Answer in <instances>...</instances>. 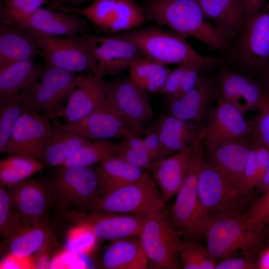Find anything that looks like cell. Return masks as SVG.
Masks as SVG:
<instances>
[{
  "mask_svg": "<svg viewBox=\"0 0 269 269\" xmlns=\"http://www.w3.org/2000/svg\"><path fill=\"white\" fill-rule=\"evenodd\" d=\"M143 9L146 19L167 26L186 38H196L210 48L222 49L228 43L207 21L198 0H146Z\"/></svg>",
  "mask_w": 269,
  "mask_h": 269,
  "instance_id": "obj_1",
  "label": "cell"
},
{
  "mask_svg": "<svg viewBox=\"0 0 269 269\" xmlns=\"http://www.w3.org/2000/svg\"><path fill=\"white\" fill-rule=\"evenodd\" d=\"M114 35L133 42L144 57L165 65L193 63L204 69L215 63L214 58L199 54L184 37L158 27L134 29Z\"/></svg>",
  "mask_w": 269,
  "mask_h": 269,
  "instance_id": "obj_2",
  "label": "cell"
},
{
  "mask_svg": "<svg viewBox=\"0 0 269 269\" xmlns=\"http://www.w3.org/2000/svg\"><path fill=\"white\" fill-rule=\"evenodd\" d=\"M202 140L193 145L184 181L168 215L179 234L193 240L204 235L209 220L202 209L197 191L198 175L205 159Z\"/></svg>",
  "mask_w": 269,
  "mask_h": 269,
  "instance_id": "obj_3",
  "label": "cell"
},
{
  "mask_svg": "<svg viewBox=\"0 0 269 269\" xmlns=\"http://www.w3.org/2000/svg\"><path fill=\"white\" fill-rule=\"evenodd\" d=\"M165 203L154 179L148 171L140 180L99 198L88 211L132 214L145 218L164 216H168Z\"/></svg>",
  "mask_w": 269,
  "mask_h": 269,
  "instance_id": "obj_4",
  "label": "cell"
},
{
  "mask_svg": "<svg viewBox=\"0 0 269 269\" xmlns=\"http://www.w3.org/2000/svg\"><path fill=\"white\" fill-rule=\"evenodd\" d=\"M57 210L88 211L102 196L96 166L85 168L56 166L48 178Z\"/></svg>",
  "mask_w": 269,
  "mask_h": 269,
  "instance_id": "obj_5",
  "label": "cell"
},
{
  "mask_svg": "<svg viewBox=\"0 0 269 269\" xmlns=\"http://www.w3.org/2000/svg\"><path fill=\"white\" fill-rule=\"evenodd\" d=\"M241 216H228L209 220L204 232L207 249L218 261L237 257L252 256L263 239V232L244 228Z\"/></svg>",
  "mask_w": 269,
  "mask_h": 269,
  "instance_id": "obj_6",
  "label": "cell"
},
{
  "mask_svg": "<svg viewBox=\"0 0 269 269\" xmlns=\"http://www.w3.org/2000/svg\"><path fill=\"white\" fill-rule=\"evenodd\" d=\"M199 200L209 220L228 216H241L244 194L206 158L197 181Z\"/></svg>",
  "mask_w": 269,
  "mask_h": 269,
  "instance_id": "obj_7",
  "label": "cell"
},
{
  "mask_svg": "<svg viewBox=\"0 0 269 269\" xmlns=\"http://www.w3.org/2000/svg\"><path fill=\"white\" fill-rule=\"evenodd\" d=\"M77 77L46 65L41 69L39 81L20 94L27 109L42 113L49 119L57 118L76 86Z\"/></svg>",
  "mask_w": 269,
  "mask_h": 269,
  "instance_id": "obj_8",
  "label": "cell"
},
{
  "mask_svg": "<svg viewBox=\"0 0 269 269\" xmlns=\"http://www.w3.org/2000/svg\"><path fill=\"white\" fill-rule=\"evenodd\" d=\"M32 35L37 42V54L46 65L80 74L96 73L95 58L84 34L62 37Z\"/></svg>",
  "mask_w": 269,
  "mask_h": 269,
  "instance_id": "obj_9",
  "label": "cell"
},
{
  "mask_svg": "<svg viewBox=\"0 0 269 269\" xmlns=\"http://www.w3.org/2000/svg\"><path fill=\"white\" fill-rule=\"evenodd\" d=\"M60 222L89 230L97 239L114 240L138 237L146 218L135 215L71 209L57 210Z\"/></svg>",
  "mask_w": 269,
  "mask_h": 269,
  "instance_id": "obj_10",
  "label": "cell"
},
{
  "mask_svg": "<svg viewBox=\"0 0 269 269\" xmlns=\"http://www.w3.org/2000/svg\"><path fill=\"white\" fill-rule=\"evenodd\" d=\"M54 8L82 15L96 26L112 34L135 29L146 19L143 8L134 0H96L81 8L67 6Z\"/></svg>",
  "mask_w": 269,
  "mask_h": 269,
  "instance_id": "obj_11",
  "label": "cell"
},
{
  "mask_svg": "<svg viewBox=\"0 0 269 269\" xmlns=\"http://www.w3.org/2000/svg\"><path fill=\"white\" fill-rule=\"evenodd\" d=\"M238 62L248 75H261L269 63V1L248 17L235 46Z\"/></svg>",
  "mask_w": 269,
  "mask_h": 269,
  "instance_id": "obj_12",
  "label": "cell"
},
{
  "mask_svg": "<svg viewBox=\"0 0 269 269\" xmlns=\"http://www.w3.org/2000/svg\"><path fill=\"white\" fill-rule=\"evenodd\" d=\"M138 238L148 264L153 268H179L178 259L182 240L168 216L146 218Z\"/></svg>",
  "mask_w": 269,
  "mask_h": 269,
  "instance_id": "obj_13",
  "label": "cell"
},
{
  "mask_svg": "<svg viewBox=\"0 0 269 269\" xmlns=\"http://www.w3.org/2000/svg\"><path fill=\"white\" fill-rule=\"evenodd\" d=\"M107 97L134 135L140 136L154 116L150 98L130 77L106 82Z\"/></svg>",
  "mask_w": 269,
  "mask_h": 269,
  "instance_id": "obj_14",
  "label": "cell"
},
{
  "mask_svg": "<svg viewBox=\"0 0 269 269\" xmlns=\"http://www.w3.org/2000/svg\"><path fill=\"white\" fill-rule=\"evenodd\" d=\"M8 190L12 207L25 224L49 223L54 196L48 178L27 179Z\"/></svg>",
  "mask_w": 269,
  "mask_h": 269,
  "instance_id": "obj_15",
  "label": "cell"
},
{
  "mask_svg": "<svg viewBox=\"0 0 269 269\" xmlns=\"http://www.w3.org/2000/svg\"><path fill=\"white\" fill-rule=\"evenodd\" d=\"M219 95V86L211 79L202 77L190 91L179 97L167 99L166 113L205 129Z\"/></svg>",
  "mask_w": 269,
  "mask_h": 269,
  "instance_id": "obj_16",
  "label": "cell"
},
{
  "mask_svg": "<svg viewBox=\"0 0 269 269\" xmlns=\"http://www.w3.org/2000/svg\"><path fill=\"white\" fill-rule=\"evenodd\" d=\"M84 35L95 58V73L103 77L120 73L143 56L134 43L114 34L105 37Z\"/></svg>",
  "mask_w": 269,
  "mask_h": 269,
  "instance_id": "obj_17",
  "label": "cell"
},
{
  "mask_svg": "<svg viewBox=\"0 0 269 269\" xmlns=\"http://www.w3.org/2000/svg\"><path fill=\"white\" fill-rule=\"evenodd\" d=\"M66 129L90 140L120 138L134 135L119 112L108 98L90 114L72 123H65Z\"/></svg>",
  "mask_w": 269,
  "mask_h": 269,
  "instance_id": "obj_18",
  "label": "cell"
},
{
  "mask_svg": "<svg viewBox=\"0 0 269 269\" xmlns=\"http://www.w3.org/2000/svg\"><path fill=\"white\" fill-rule=\"evenodd\" d=\"M51 129L52 124L47 117L27 109L14 127L5 153L38 159Z\"/></svg>",
  "mask_w": 269,
  "mask_h": 269,
  "instance_id": "obj_19",
  "label": "cell"
},
{
  "mask_svg": "<svg viewBox=\"0 0 269 269\" xmlns=\"http://www.w3.org/2000/svg\"><path fill=\"white\" fill-rule=\"evenodd\" d=\"M107 98L106 82L103 76L97 73L81 74L58 117H63L66 123H74L90 114Z\"/></svg>",
  "mask_w": 269,
  "mask_h": 269,
  "instance_id": "obj_20",
  "label": "cell"
},
{
  "mask_svg": "<svg viewBox=\"0 0 269 269\" xmlns=\"http://www.w3.org/2000/svg\"><path fill=\"white\" fill-rule=\"evenodd\" d=\"M252 143V139H237L202 145L206 159L239 188Z\"/></svg>",
  "mask_w": 269,
  "mask_h": 269,
  "instance_id": "obj_21",
  "label": "cell"
},
{
  "mask_svg": "<svg viewBox=\"0 0 269 269\" xmlns=\"http://www.w3.org/2000/svg\"><path fill=\"white\" fill-rule=\"evenodd\" d=\"M233 105L219 95L202 140L203 144L230 139H252V126Z\"/></svg>",
  "mask_w": 269,
  "mask_h": 269,
  "instance_id": "obj_22",
  "label": "cell"
},
{
  "mask_svg": "<svg viewBox=\"0 0 269 269\" xmlns=\"http://www.w3.org/2000/svg\"><path fill=\"white\" fill-rule=\"evenodd\" d=\"M220 96L233 105L244 116L263 106L265 94L262 84L243 73L228 71L219 77Z\"/></svg>",
  "mask_w": 269,
  "mask_h": 269,
  "instance_id": "obj_23",
  "label": "cell"
},
{
  "mask_svg": "<svg viewBox=\"0 0 269 269\" xmlns=\"http://www.w3.org/2000/svg\"><path fill=\"white\" fill-rule=\"evenodd\" d=\"M205 16L228 42L237 40L249 17L244 0H198Z\"/></svg>",
  "mask_w": 269,
  "mask_h": 269,
  "instance_id": "obj_24",
  "label": "cell"
},
{
  "mask_svg": "<svg viewBox=\"0 0 269 269\" xmlns=\"http://www.w3.org/2000/svg\"><path fill=\"white\" fill-rule=\"evenodd\" d=\"M86 22L78 16L41 7L17 25L34 35L68 36L86 33Z\"/></svg>",
  "mask_w": 269,
  "mask_h": 269,
  "instance_id": "obj_25",
  "label": "cell"
},
{
  "mask_svg": "<svg viewBox=\"0 0 269 269\" xmlns=\"http://www.w3.org/2000/svg\"><path fill=\"white\" fill-rule=\"evenodd\" d=\"M97 268L104 269H144L148 261L138 237L111 241L99 254Z\"/></svg>",
  "mask_w": 269,
  "mask_h": 269,
  "instance_id": "obj_26",
  "label": "cell"
},
{
  "mask_svg": "<svg viewBox=\"0 0 269 269\" xmlns=\"http://www.w3.org/2000/svg\"><path fill=\"white\" fill-rule=\"evenodd\" d=\"M40 152L38 160L44 167L58 166L91 140L65 129L57 118Z\"/></svg>",
  "mask_w": 269,
  "mask_h": 269,
  "instance_id": "obj_27",
  "label": "cell"
},
{
  "mask_svg": "<svg viewBox=\"0 0 269 269\" xmlns=\"http://www.w3.org/2000/svg\"><path fill=\"white\" fill-rule=\"evenodd\" d=\"M193 145L155 162L148 170L165 202L176 195L183 183Z\"/></svg>",
  "mask_w": 269,
  "mask_h": 269,
  "instance_id": "obj_28",
  "label": "cell"
},
{
  "mask_svg": "<svg viewBox=\"0 0 269 269\" xmlns=\"http://www.w3.org/2000/svg\"><path fill=\"white\" fill-rule=\"evenodd\" d=\"M152 125L163 144L174 153L193 145L203 137L205 130L195 123L167 113L162 114Z\"/></svg>",
  "mask_w": 269,
  "mask_h": 269,
  "instance_id": "obj_29",
  "label": "cell"
},
{
  "mask_svg": "<svg viewBox=\"0 0 269 269\" xmlns=\"http://www.w3.org/2000/svg\"><path fill=\"white\" fill-rule=\"evenodd\" d=\"M38 48L33 35L18 25L0 26V67L32 59Z\"/></svg>",
  "mask_w": 269,
  "mask_h": 269,
  "instance_id": "obj_30",
  "label": "cell"
},
{
  "mask_svg": "<svg viewBox=\"0 0 269 269\" xmlns=\"http://www.w3.org/2000/svg\"><path fill=\"white\" fill-rule=\"evenodd\" d=\"M96 167L102 196L140 180L148 172L131 165L117 154L106 158Z\"/></svg>",
  "mask_w": 269,
  "mask_h": 269,
  "instance_id": "obj_31",
  "label": "cell"
},
{
  "mask_svg": "<svg viewBox=\"0 0 269 269\" xmlns=\"http://www.w3.org/2000/svg\"><path fill=\"white\" fill-rule=\"evenodd\" d=\"M52 238L49 223L26 225L5 240L12 257L25 259L38 253Z\"/></svg>",
  "mask_w": 269,
  "mask_h": 269,
  "instance_id": "obj_32",
  "label": "cell"
},
{
  "mask_svg": "<svg viewBox=\"0 0 269 269\" xmlns=\"http://www.w3.org/2000/svg\"><path fill=\"white\" fill-rule=\"evenodd\" d=\"M41 69L32 59L0 67V100L20 93L34 85Z\"/></svg>",
  "mask_w": 269,
  "mask_h": 269,
  "instance_id": "obj_33",
  "label": "cell"
},
{
  "mask_svg": "<svg viewBox=\"0 0 269 269\" xmlns=\"http://www.w3.org/2000/svg\"><path fill=\"white\" fill-rule=\"evenodd\" d=\"M129 77L147 93L158 94L171 71L166 65L142 56L131 65Z\"/></svg>",
  "mask_w": 269,
  "mask_h": 269,
  "instance_id": "obj_34",
  "label": "cell"
},
{
  "mask_svg": "<svg viewBox=\"0 0 269 269\" xmlns=\"http://www.w3.org/2000/svg\"><path fill=\"white\" fill-rule=\"evenodd\" d=\"M119 142L111 140H94L82 146L61 165L85 168L96 166L106 158L117 154Z\"/></svg>",
  "mask_w": 269,
  "mask_h": 269,
  "instance_id": "obj_35",
  "label": "cell"
},
{
  "mask_svg": "<svg viewBox=\"0 0 269 269\" xmlns=\"http://www.w3.org/2000/svg\"><path fill=\"white\" fill-rule=\"evenodd\" d=\"M43 167L37 159L8 155L0 162V184L10 188L41 171Z\"/></svg>",
  "mask_w": 269,
  "mask_h": 269,
  "instance_id": "obj_36",
  "label": "cell"
},
{
  "mask_svg": "<svg viewBox=\"0 0 269 269\" xmlns=\"http://www.w3.org/2000/svg\"><path fill=\"white\" fill-rule=\"evenodd\" d=\"M27 109L20 95L17 94L0 100V152L6 153L14 127Z\"/></svg>",
  "mask_w": 269,
  "mask_h": 269,
  "instance_id": "obj_37",
  "label": "cell"
},
{
  "mask_svg": "<svg viewBox=\"0 0 269 269\" xmlns=\"http://www.w3.org/2000/svg\"><path fill=\"white\" fill-rule=\"evenodd\" d=\"M47 0H2V25H17L37 11Z\"/></svg>",
  "mask_w": 269,
  "mask_h": 269,
  "instance_id": "obj_38",
  "label": "cell"
},
{
  "mask_svg": "<svg viewBox=\"0 0 269 269\" xmlns=\"http://www.w3.org/2000/svg\"><path fill=\"white\" fill-rule=\"evenodd\" d=\"M240 219L244 229L263 232L269 225V188L251 204Z\"/></svg>",
  "mask_w": 269,
  "mask_h": 269,
  "instance_id": "obj_39",
  "label": "cell"
},
{
  "mask_svg": "<svg viewBox=\"0 0 269 269\" xmlns=\"http://www.w3.org/2000/svg\"><path fill=\"white\" fill-rule=\"evenodd\" d=\"M179 258L185 269H214L216 261L207 249L188 241H182Z\"/></svg>",
  "mask_w": 269,
  "mask_h": 269,
  "instance_id": "obj_40",
  "label": "cell"
},
{
  "mask_svg": "<svg viewBox=\"0 0 269 269\" xmlns=\"http://www.w3.org/2000/svg\"><path fill=\"white\" fill-rule=\"evenodd\" d=\"M12 207L8 189L0 184V234L4 241L26 225Z\"/></svg>",
  "mask_w": 269,
  "mask_h": 269,
  "instance_id": "obj_41",
  "label": "cell"
},
{
  "mask_svg": "<svg viewBox=\"0 0 269 269\" xmlns=\"http://www.w3.org/2000/svg\"><path fill=\"white\" fill-rule=\"evenodd\" d=\"M250 123L252 140L269 149V106L264 102L259 113Z\"/></svg>",
  "mask_w": 269,
  "mask_h": 269,
  "instance_id": "obj_42",
  "label": "cell"
},
{
  "mask_svg": "<svg viewBox=\"0 0 269 269\" xmlns=\"http://www.w3.org/2000/svg\"><path fill=\"white\" fill-rule=\"evenodd\" d=\"M117 155L131 165L147 171L155 163L146 150L131 148L121 142Z\"/></svg>",
  "mask_w": 269,
  "mask_h": 269,
  "instance_id": "obj_43",
  "label": "cell"
},
{
  "mask_svg": "<svg viewBox=\"0 0 269 269\" xmlns=\"http://www.w3.org/2000/svg\"><path fill=\"white\" fill-rule=\"evenodd\" d=\"M143 134L145 135L144 141L146 150L155 162L175 154L163 144L152 125L145 128Z\"/></svg>",
  "mask_w": 269,
  "mask_h": 269,
  "instance_id": "obj_44",
  "label": "cell"
},
{
  "mask_svg": "<svg viewBox=\"0 0 269 269\" xmlns=\"http://www.w3.org/2000/svg\"><path fill=\"white\" fill-rule=\"evenodd\" d=\"M257 173V157L255 148L252 141L247 163L244 169L242 180L239 186L242 193L247 195L256 187Z\"/></svg>",
  "mask_w": 269,
  "mask_h": 269,
  "instance_id": "obj_45",
  "label": "cell"
},
{
  "mask_svg": "<svg viewBox=\"0 0 269 269\" xmlns=\"http://www.w3.org/2000/svg\"><path fill=\"white\" fill-rule=\"evenodd\" d=\"M191 63H193L180 64L171 70L158 94L166 96L167 98L174 96L178 92L184 73Z\"/></svg>",
  "mask_w": 269,
  "mask_h": 269,
  "instance_id": "obj_46",
  "label": "cell"
},
{
  "mask_svg": "<svg viewBox=\"0 0 269 269\" xmlns=\"http://www.w3.org/2000/svg\"><path fill=\"white\" fill-rule=\"evenodd\" d=\"M203 69V67L197 64H190L184 73L178 92L174 96L167 99L179 97L193 89L202 78L199 73Z\"/></svg>",
  "mask_w": 269,
  "mask_h": 269,
  "instance_id": "obj_47",
  "label": "cell"
},
{
  "mask_svg": "<svg viewBox=\"0 0 269 269\" xmlns=\"http://www.w3.org/2000/svg\"><path fill=\"white\" fill-rule=\"evenodd\" d=\"M252 256H243L226 259L216 263L215 269H258Z\"/></svg>",
  "mask_w": 269,
  "mask_h": 269,
  "instance_id": "obj_48",
  "label": "cell"
},
{
  "mask_svg": "<svg viewBox=\"0 0 269 269\" xmlns=\"http://www.w3.org/2000/svg\"><path fill=\"white\" fill-rule=\"evenodd\" d=\"M253 142L255 148L257 157V187L261 181L269 163V149L258 142L254 141Z\"/></svg>",
  "mask_w": 269,
  "mask_h": 269,
  "instance_id": "obj_49",
  "label": "cell"
},
{
  "mask_svg": "<svg viewBox=\"0 0 269 269\" xmlns=\"http://www.w3.org/2000/svg\"><path fill=\"white\" fill-rule=\"evenodd\" d=\"M249 17L260 11L264 6L266 0H244Z\"/></svg>",
  "mask_w": 269,
  "mask_h": 269,
  "instance_id": "obj_50",
  "label": "cell"
},
{
  "mask_svg": "<svg viewBox=\"0 0 269 269\" xmlns=\"http://www.w3.org/2000/svg\"><path fill=\"white\" fill-rule=\"evenodd\" d=\"M269 188V161L264 175V176L260 184L256 187L257 191L263 193Z\"/></svg>",
  "mask_w": 269,
  "mask_h": 269,
  "instance_id": "obj_51",
  "label": "cell"
},
{
  "mask_svg": "<svg viewBox=\"0 0 269 269\" xmlns=\"http://www.w3.org/2000/svg\"><path fill=\"white\" fill-rule=\"evenodd\" d=\"M88 0H51L50 1V6L52 9H54L58 6H65V5L68 6L70 4H77Z\"/></svg>",
  "mask_w": 269,
  "mask_h": 269,
  "instance_id": "obj_52",
  "label": "cell"
},
{
  "mask_svg": "<svg viewBox=\"0 0 269 269\" xmlns=\"http://www.w3.org/2000/svg\"><path fill=\"white\" fill-rule=\"evenodd\" d=\"M264 103L269 106V96L265 94Z\"/></svg>",
  "mask_w": 269,
  "mask_h": 269,
  "instance_id": "obj_53",
  "label": "cell"
},
{
  "mask_svg": "<svg viewBox=\"0 0 269 269\" xmlns=\"http://www.w3.org/2000/svg\"><path fill=\"white\" fill-rule=\"evenodd\" d=\"M264 94L269 96V86L263 89Z\"/></svg>",
  "mask_w": 269,
  "mask_h": 269,
  "instance_id": "obj_54",
  "label": "cell"
},
{
  "mask_svg": "<svg viewBox=\"0 0 269 269\" xmlns=\"http://www.w3.org/2000/svg\"></svg>",
  "mask_w": 269,
  "mask_h": 269,
  "instance_id": "obj_55",
  "label": "cell"
}]
</instances>
